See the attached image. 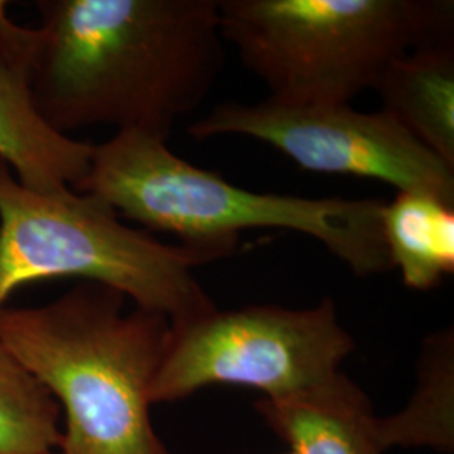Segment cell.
Returning <instances> with one entry per match:
<instances>
[{"instance_id": "14", "label": "cell", "mask_w": 454, "mask_h": 454, "mask_svg": "<svg viewBox=\"0 0 454 454\" xmlns=\"http://www.w3.org/2000/svg\"><path fill=\"white\" fill-rule=\"evenodd\" d=\"M288 454H294V453H293V451H292V453H288Z\"/></svg>"}, {"instance_id": "13", "label": "cell", "mask_w": 454, "mask_h": 454, "mask_svg": "<svg viewBox=\"0 0 454 454\" xmlns=\"http://www.w3.org/2000/svg\"><path fill=\"white\" fill-rule=\"evenodd\" d=\"M454 335L451 328L431 333L422 343L418 390L404 412L380 419L379 429L386 450L392 444H421L422 424H434L441 439L451 448L453 426Z\"/></svg>"}, {"instance_id": "3", "label": "cell", "mask_w": 454, "mask_h": 454, "mask_svg": "<svg viewBox=\"0 0 454 454\" xmlns=\"http://www.w3.org/2000/svg\"><path fill=\"white\" fill-rule=\"evenodd\" d=\"M125 303L82 283L41 307L0 309V345L65 412L49 454H174L153 427L150 397L170 322Z\"/></svg>"}, {"instance_id": "7", "label": "cell", "mask_w": 454, "mask_h": 454, "mask_svg": "<svg viewBox=\"0 0 454 454\" xmlns=\"http://www.w3.org/2000/svg\"><path fill=\"white\" fill-rule=\"evenodd\" d=\"M195 140L247 137L281 152L303 170L426 191L454 202V168L419 144L389 114L350 103L227 101L189 127Z\"/></svg>"}, {"instance_id": "8", "label": "cell", "mask_w": 454, "mask_h": 454, "mask_svg": "<svg viewBox=\"0 0 454 454\" xmlns=\"http://www.w3.org/2000/svg\"><path fill=\"white\" fill-rule=\"evenodd\" d=\"M35 31L17 26L0 0V159L35 192L74 189L90 168L93 144L54 130L33 93Z\"/></svg>"}, {"instance_id": "12", "label": "cell", "mask_w": 454, "mask_h": 454, "mask_svg": "<svg viewBox=\"0 0 454 454\" xmlns=\"http://www.w3.org/2000/svg\"><path fill=\"white\" fill-rule=\"evenodd\" d=\"M61 429L54 397L0 345V454H49Z\"/></svg>"}, {"instance_id": "1", "label": "cell", "mask_w": 454, "mask_h": 454, "mask_svg": "<svg viewBox=\"0 0 454 454\" xmlns=\"http://www.w3.org/2000/svg\"><path fill=\"white\" fill-rule=\"evenodd\" d=\"M33 93L59 133L110 125L168 138L224 65L219 0H41Z\"/></svg>"}, {"instance_id": "11", "label": "cell", "mask_w": 454, "mask_h": 454, "mask_svg": "<svg viewBox=\"0 0 454 454\" xmlns=\"http://www.w3.org/2000/svg\"><path fill=\"white\" fill-rule=\"evenodd\" d=\"M390 268L414 292H431L454 275V202L426 191L397 192L380 211Z\"/></svg>"}, {"instance_id": "9", "label": "cell", "mask_w": 454, "mask_h": 454, "mask_svg": "<svg viewBox=\"0 0 454 454\" xmlns=\"http://www.w3.org/2000/svg\"><path fill=\"white\" fill-rule=\"evenodd\" d=\"M256 409L294 454H384L379 418L345 373L317 389L260 399Z\"/></svg>"}, {"instance_id": "5", "label": "cell", "mask_w": 454, "mask_h": 454, "mask_svg": "<svg viewBox=\"0 0 454 454\" xmlns=\"http://www.w3.org/2000/svg\"><path fill=\"white\" fill-rule=\"evenodd\" d=\"M209 256L127 226L95 195L35 192L0 159V309L34 281L80 278L121 293L138 309L184 324L215 307L195 278Z\"/></svg>"}, {"instance_id": "4", "label": "cell", "mask_w": 454, "mask_h": 454, "mask_svg": "<svg viewBox=\"0 0 454 454\" xmlns=\"http://www.w3.org/2000/svg\"><path fill=\"white\" fill-rule=\"evenodd\" d=\"M221 33L285 103H350L395 59L453 37L446 0H219Z\"/></svg>"}, {"instance_id": "6", "label": "cell", "mask_w": 454, "mask_h": 454, "mask_svg": "<svg viewBox=\"0 0 454 454\" xmlns=\"http://www.w3.org/2000/svg\"><path fill=\"white\" fill-rule=\"evenodd\" d=\"M354 350L330 298L309 309H214L170 325L150 397L152 404L176 403L212 386H236L286 399L335 379Z\"/></svg>"}, {"instance_id": "10", "label": "cell", "mask_w": 454, "mask_h": 454, "mask_svg": "<svg viewBox=\"0 0 454 454\" xmlns=\"http://www.w3.org/2000/svg\"><path fill=\"white\" fill-rule=\"evenodd\" d=\"M375 91L386 114L454 168L453 37L395 59Z\"/></svg>"}, {"instance_id": "2", "label": "cell", "mask_w": 454, "mask_h": 454, "mask_svg": "<svg viewBox=\"0 0 454 454\" xmlns=\"http://www.w3.org/2000/svg\"><path fill=\"white\" fill-rule=\"evenodd\" d=\"M73 191L212 261L231 256L246 231L279 229L318 241L360 278L392 270L382 200L254 192L184 160L167 138L144 131H116L93 145L90 168Z\"/></svg>"}]
</instances>
